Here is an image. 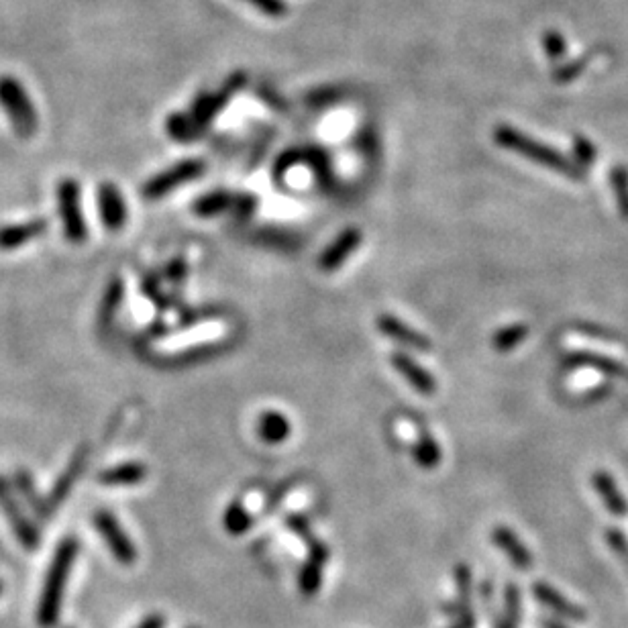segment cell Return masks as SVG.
Returning <instances> with one entry per match:
<instances>
[{
  "mask_svg": "<svg viewBox=\"0 0 628 628\" xmlns=\"http://www.w3.org/2000/svg\"><path fill=\"white\" fill-rule=\"evenodd\" d=\"M186 272H188V266L184 259H174L172 264L168 266V278L174 282V284H180L184 278H186Z\"/></svg>",
  "mask_w": 628,
  "mask_h": 628,
  "instance_id": "36",
  "label": "cell"
},
{
  "mask_svg": "<svg viewBox=\"0 0 628 628\" xmlns=\"http://www.w3.org/2000/svg\"><path fill=\"white\" fill-rule=\"evenodd\" d=\"M123 292H125L123 280L113 278L111 284L107 286V292H104L102 304H100V323L102 325H109L115 319V314L123 302Z\"/></svg>",
  "mask_w": 628,
  "mask_h": 628,
  "instance_id": "23",
  "label": "cell"
},
{
  "mask_svg": "<svg viewBox=\"0 0 628 628\" xmlns=\"http://www.w3.org/2000/svg\"><path fill=\"white\" fill-rule=\"evenodd\" d=\"M47 231V221L45 219H33L25 223H15V225H5L0 227V251H15L33 239L43 237Z\"/></svg>",
  "mask_w": 628,
  "mask_h": 628,
  "instance_id": "15",
  "label": "cell"
},
{
  "mask_svg": "<svg viewBox=\"0 0 628 628\" xmlns=\"http://www.w3.org/2000/svg\"><path fill=\"white\" fill-rule=\"evenodd\" d=\"M145 478H147V467L139 461H129V463H121V465L104 469L98 476V484L113 486V488L135 486V484H141Z\"/></svg>",
  "mask_w": 628,
  "mask_h": 628,
  "instance_id": "19",
  "label": "cell"
},
{
  "mask_svg": "<svg viewBox=\"0 0 628 628\" xmlns=\"http://www.w3.org/2000/svg\"><path fill=\"white\" fill-rule=\"evenodd\" d=\"M327 561H329V549L319 539L308 543V559L304 567L300 569V578H298V586L304 596H314L319 592L323 584V567L327 565Z\"/></svg>",
  "mask_w": 628,
  "mask_h": 628,
  "instance_id": "9",
  "label": "cell"
},
{
  "mask_svg": "<svg viewBox=\"0 0 628 628\" xmlns=\"http://www.w3.org/2000/svg\"><path fill=\"white\" fill-rule=\"evenodd\" d=\"M606 541L610 545V549L622 557V561L628 565V539L624 537V533H620L618 529H608L606 531Z\"/></svg>",
  "mask_w": 628,
  "mask_h": 628,
  "instance_id": "32",
  "label": "cell"
},
{
  "mask_svg": "<svg viewBox=\"0 0 628 628\" xmlns=\"http://www.w3.org/2000/svg\"><path fill=\"white\" fill-rule=\"evenodd\" d=\"M543 45L551 60H559L565 54V41L557 31H547L543 37Z\"/></svg>",
  "mask_w": 628,
  "mask_h": 628,
  "instance_id": "33",
  "label": "cell"
},
{
  "mask_svg": "<svg viewBox=\"0 0 628 628\" xmlns=\"http://www.w3.org/2000/svg\"><path fill=\"white\" fill-rule=\"evenodd\" d=\"M541 626H543V628H567V626H563L561 622H557V620H553V618H545V620L541 622Z\"/></svg>",
  "mask_w": 628,
  "mask_h": 628,
  "instance_id": "40",
  "label": "cell"
},
{
  "mask_svg": "<svg viewBox=\"0 0 628 628\" xmlns=\"http://www.w3.org/2000/svg\"><path fill=\"white\" fill-rule=\"evenodd\" d=\"M0 107L9 115V121L21 139H29L37 133L39 113L17 78L0 76Z\"/></svg>",
  "mask_w": 628,
  "mask_h": 628,
  "instance_id": "3",
  "label": "cell"
},
{
  "mask_svg": "<svg viewBox=\"0 0 628 628\" xmlns=\"http://www.w3.org/2000/svg\"><path fill=\"white\" fill-rule=\"evenodd\" d=\"M361 231L359 229H345L319 257V268L323 272H335L339 270L345 261L357 251L361 245Z\"/></svg>",
  "mask_w": 628,
  "mask_h": 628,
  "instance_id": "12",
  "label": "cell"
},
{
  "mask_svg": "<svg viewBox=\"0 0 628 628\" xmlns=\"http://www.w3.org/2000/svg\"><path fill=\"white\" fill-rule=\"evenodd\" d=\"M58 211L64 227V237L80 245L88 239V223L82 213V200H80V184L74 178H64L58 184Z\"/></svg>",
  "mask_w": 628,
  "mask_h": 628,
  "instance_id": "5",
  "label": "cell"
},
{
  "mask_svg": "<svg viewBox=\"0 0 628 628\" xmlns=\"http://www.w3.org/2000/svg\"><path fill=\"white\" fill-rule=\"evenodd\" d=\"M78 551H80L78 539L66 537L58 545L54 557H51L45 582H43V592L37 604V624L41 628H56L60 622L64 590L68 586Z\"/></svg>",
  "mask_w": 628,
  "mask_h": 628,
  "instance_id": "1",
  "label": "cell"
},
{
  "mask_svg": "<svg viewBox=\"0 0 628 628\" xmlns=\"http://www.w3.org/2000/svg\"><path fill=\"white\" fill-rule=\"evenodd\" d=\"M0 512L9 520V525L19 539V543L27 551H35L41 545V535L39 529L33 525V520L25 514V506L15 490V486L5 478L0 476Z\"/></svg>",
  "mask_w": 628,
  "mask_h": 628,
  "instance_id": "4",
  "label": "cell"
},
{
  "mask_svg": "<svg viewBox=\"0 0 628 628\" xmlns=\"http://www.w3.org/2000/svg\"><path fill=\"white\" fill-rule=\"evenodd\" d=\"M492 541L494 545L510 559V563L516 569H531L533 567V553L529 551V547L518 539V535L514 531H510L508 527L500 525L492 531Z\"/></svg>",
  "mask_w": 628,
  "mask_h": 628,
  "instance_id": "16",
  "label": "cell"
},
{
  "mask_svg": "<svg viewBox=\"0 0 628 628\" xmlns=\"http://www.w3.org/2000/svg\"><path fill=\"white\" fill-rule=\"evenodd\" d=\"M592 482H594V488H596L598 496L602 498L604 506L608 508V512L618 516V518H624L628 514V502L622 496V492L618 490L616 482L612 480L608 471H596V474L592 476Z\"/></svg>",
  "mask_w": 628,
  "mask_h": 628,
  "instance_id": "20",
  "label": "cell"
},
{
  "mask_svg": "<svg viewBox=\"0 0 628 628\" xmlns=\"http://www.w3.org/2000/svg\"><path fill=\"white\" fill-rule=\"evenodd\" d=\"M412 457L416 461L418 467L423 469H435L441 463V449L437 445V441L429 435L421 437L416 441V445L412 447Z\"/></svg>",
  "mask_w": 628,
  "mask_h": 628,
  "instance_id": "24",
  "label": "cell"
},
{
  "mask_svg": "<svg viewBox=\"0 0 628 628\" xmlns=\"http://www.w3.org/2000/svg\"><path fill=\"white\" fill-rule=\"evenodd\" d=\"M529 337V327L527 325H508L502 327L494 337H492V345L498 353H508L512 349H516L522 341Z\"/></svg>",
  "mask_w": 628,
  "mask_h": 628,
  "instance_id": "25",
  "label": "cell"
},
{
  "mask_svg": "<svg viewBox=\"0 0 628 628\" xmlns=\"http://www.w3.org/2000/svg\"><path fill=\"white\" fill-rule=\"evenodd\" d=\"M339 96H341V90H331V88H323V90H317V92H312V94L308 96V100H310V104H329V102L337 100Z\"/></svg>",
  "mask_w": 628,
  "mask_h": 628,
  "instance_id": "35",
  "label": "cell"
},
{
  "mask_svg": "<svg viewBox=\"0 0 628 628\" xmlns=\"http://www.w3.org/2000/svg\"><path fill=\"white\" fill-rule=\"evenodd\" d=\"M451 628H476V616L471 610L457 616V622Z\"/></svg>",
  "mask_w": 628,
  "mask_h": 628,
  "instance_id": "38",
  "label": "cell"
},
{
  "mask_svg": "<svg viewBox=\"0 0 628 628\" xmlns=\"http://www.w3.org/2000/svg\"><path fill=\"white\" fill-rule=\"evenodd\" d=\"M192 628H196V626H192Z\"/></svg>",
  "mask_w": 628,
  "mask_h": 628,
  "instance_id": "42",
  "label": "cell"
},
{
  "mask_svg": "<svg viewBox=\"0 0 628 628\" xmlns=\"http://www.w3.org/2000/svg\"><path fill=\"white\" fill-rule=\"evenodd\" d=\"M166 618L162 614H149L137 628H164Z\"/></svg>",
  "mask_w": 628,
  "mask_h": 628,
  "instance_id": "39",
  "label": "cell"
},
{
  "mask_svg": "<svg viewBox=\"0 0 628 628\" xmlns=\"http://www.w3.org/2000/svg\"><path fill=\"white\" fill-rule=\"evenodd\" d=\"M378 329L400 345L412 347L416 351H431V341L423 333H418L416 329L408 327L404 321L392 317V314H380Z\"/></svg>",
  "mask_w": 628,
  "mask_h": 628,
  "instance_id": "14",
  "label": "cell"
},
{
  "mask_svg": "<svg viewBox=\"0 0 628 628\" xmlns=\"http://www.w3.org/2000/svg\"><path fill=\"white\" fill-rule=\"evenodd\" d=\"M494 141L508 149V151H514L522 157H527V160L535 162V164H541L557 174H563L571 180H586V170L580 168L575 162H571L569 157H565L563 153H559L557 149L545 145V143H539L535 139H531L529 135L516 131L514 127H508V125H500L496 127L494 131Z\"/></svg>",
  "mask_w": 628,
  "mask_h": 628,
  "instance_id": "2",
  "label": "cell"
},
{
  "mask_svg": "<svg viewBox=\"0 0 628 628\" xmlns=\"http://www.w3.org/2000/svg\"><path fill=\"white\" fill-rule=\"evenodd\" d=\"M0 592H3V586H0Z\"/></svg>",
  "mask_w": 628,
  "mask_h": 628,
  "instance_id": "41",
  "label": "cell"
},
{
  "mask_svg": "<svg viewBox=\"0 0 628 628\" xmlns=\"http://www.w3.org/2000/svg\"><path fill=\"white\" fill-rule=\"evenodd\" d=\"M15 490L21 496V500L33 510V514L41 522L49 520L51 514H54V510L49 508L47 498H43L39 494V490H37V486H35V482H33V478H31V474H29L27 469H19L17 474H15Z\"/></svg>",
  "mask_w": 628,
  "mask_h": 628,
  "instance_id": "18",
  "label": "cell"
},
{
  "mask_svg": "<svg viewBox=\"0 0 628 628\" xmlns=\"http://www.w3.org/2000/svg\"><path fill=\"white\" fill-rule=\"evenodd\" d=\"M610 184L618 202L620 217L628 221V170L624 166H614L610 172Z\"/></svg>",
  "mask_w": 628,
  "mask_h": 628,
  "instance_id": "27",
  "label": "cell"
},
{
  "mask_svg": "<svg viewBox=\"0 0 628 628\" xmlns=\"http://www.w3.org/2000/svg\"><path fill=\"white\" fill-rule=\"evenodd\" d=\"M573 157H575V164H578L584 170H588L598 160L596 145L590 139L582 137V135H575L573 137Z\"/></svg>",
  "mask_w": 628,
  "mask_h": 628,
  "instance_id": "29",
  "label": "cell"
},
{
  "mask_svg": "<svg viewBox=\"0 0 628 628\" xmlns=\"http://www.w3.org/2000/svg\"><path fill=\"white\" fill-rule=\"evenodd\" d=\"M288 529L294 531L300 539H304L306 545L314 541V537H312V533H310V527H308V520H306L304 516H300V514L288 516Z\"/></svg>",
  "mask_w": 628,
  "mask_h": 628,
  "instance_id": "34",
  "label": "cell"
},
{
  "mask_svg": "<svg viewBox=\"0 0 628 628\" xmlns=\"http://www.w3.org/2000/svg\"><path fill=\"white\" fill-rule=\"evenodd\" d=\"M96 533L107 543L109 551L121 565H133L137 561V547L125 533L119 518L111 510H98L92 518Z\"/></svg>",
  "mask_w": 628,
  "mask_h": 628,
  "instance_id": "6",
  "label": "cell"
},
{
  "mask_svg": "<svg viewBox=\"0 0 628 628\" xmlns=\"http://www.w3.org/2000/svg\"><path fill=\"white\" fill-rule=\"evenodd\" d=\"M233 202H235L233 194H229L225 190H217V192L204 194L202 198H198L194 204V213L200 217H215V215H221V213L229 211V208H233Z\"/></svg>",
  "mask_w": 628,
  "mask_h": 628,
  "instance_id": "22",
  "label": "cell"
},
{
  "mask_svg": "<svg viewBox=\"0 0 628 628\" xmlns=\"http://www.w3.org/2000/svg\"><path fill=\"white\" fill-rule=\"evenodd\" d=\"M563 365L569 370L573 368H590V370H596L600 374H606L610 378H618V380H624L628 382V365L612 359V357H606V355H600V353H592V351H573L569 355H565L563 359Z\"/></svg>",
  "mask_w": 628,
  "mask_h": 628,
  "instance_id": "10",
  "label": "cell"
},
{
  "mask_svg": "<svg viewBox=\"0 0 628 628\" xmlns=\"http://www.w3.org/2000/svg\"><path fill=\"white\" fill-rule=\"evenodd\" d=\"M223 525H225V531H227L229 535L239 537V535H243V533H247V531L251 529L253 518H251L249 510H247L241 502H233V504L227 508V512H225Z\"/></svg>",
  "mask_w": 628,
  "mask_h": 628,
  "instance_id": "26",
  "label": "cell"
},
{
  "mask_svg": "<svg viewBox=\"0 0 628 628\" xmlns=\"http://www.w3.org/2000/svg\"><path fill=\"white\" fill-rule=\"evenodd\" d=\"M582 68H584V60L578 62V64H569L567 68H563V70H559V72L555 74V80H557V82H569V80H573L575 76H578V74L582 72Z\"/></svg>",
  "mask_w": 628,
  "mask_h": 628,
  "instance_id": "37",
  "label": "cell"
},
{
  "mask_svg": "<svg viewBox=\"0 0 628 628\" xmlns=\"http://www.w3.org/2000/svg\"><path fill=\"white\" fill-rule=\"evenodd\" d=\"M166 131L170 133V137L172 139H176V141H192V139H196L198 137V129H196V125L192 123V119H190V115H182V113H176V115H172L168 121H166Z\"/></svg>",
  "mask_w": 628,
  "mask_h": 628,
  "instance_id": "28",
  "label": "cell"
},
{
  "mask_svg": "<svg viewBox=\"0 0 628 628\" xmlns=\"http://www.w3.org/2000/svg\"><path fill=\"white\" fill-rule=\"evenodd\" d=\"M533 594H535V598H537L541 604H545L547 608H551L553 612H557L559 616H563V618H567V620L586 622V618H588V614H586V610H584L582 606L569 602L565 596H561L555 588H551V586L545 584V582H537V584L533 586Z\"/></svg>",
  "mask_w": 628,
  "mask_h": 628,
  "instance_id": "17",
  "label": "cell"
},
{
  "mask_svg": "<svg viewBox=\"0 0 628 628\" xmlns=\"http://www.w3.org/2000/svg\"><path fill=\"white\" fill-rule=\"evenodd\" d=\"M96 204H98L100 223L109 231H121L127 225V217H129L127 202H125L123 192L113 182H104L98 186Z\"/></svg>",
  "mask_w": 628,
  "mask_h": 628,
  "instance_id": "8",
  "label": "cell"
},
{
  "mask_svg": "<svg viewBox=\"0 0 628 628\" xmlns=\"http://www.w3.org/2000/svg\"><path fill=\"white\" fill-rule=\"evenodd\" d=\"M243 3L251 5L255 11L264 13L268 17H284L288 13L284 0H243Z\"/></svg>",
  "mask_w": 628,
  "mask_h": 628,
  "instance_id": "31",
  "label": "cell"
},
{
  "mask_svg": "<svg viewBox=\"0 0 628 628\" xmlns=\"http://www.w3.org/2000/svg\"><path fill=\"white\" fill-rule=\"evenodd\" d=\"M390 361L416 392H421L423 396H431V394L437 392L435 376L429 370H425L423 365H418L410 355H406V353H392Z\"/></svg>",
  "mask_w": 628,
  "mask_h": 628,
  "instance_id": "13",
  "label": "cell"
},
{
  "mask_svg": "<svg viewBox=\"0 0 628 628\" xmlns=\"http://www.w3.org/2000/svg\"><path fill=\"white\" fill-rule=\"evenodd\" d=\"M520 620V592L514 584L506 588V610L498 622V628H518Z\"/></svg>",
  "mask_w": 628,
  "mask_h": 628,
  "instance_id": "30",
  "label": "cell"
},
{
  "mask_svg": "<svg viewBox=\"0 0 628 628\" xmlns=\"http://www.w3.org/2000/svg\"><path fill=\"white\" fill-rule=\"evenodd\" d=\"M292 433V425L288 418L278 410H266L257 421V435L261 441L270 445L284 443Z\"/></svg>",
  "mask_w": 628,
  "mask_h": 628,
  "instance_id": "21",
  "label": "cell"
},
{
  "mask_svg": "<svg viewBox=\"0 0 628 628\" xmlns=\"http://www.w3.org/2000/svg\"><path fill=\"white\" fill-rule=\"evenodd\" d=\"M88 465V447H80L74 457L70 459L68 467L64 469V474L58 478V482L54 484V488H51L49 496H47V502H49V508L51 510H58L66 498L70 496V492L74 490L76 482L80 480V476L84 474V469Z\"/></svg>",
  "mask_w": 628,
  "mask_h": 628,
  "instance_id": "11",
  "label": "cell"
},
{
  "mask_svg": "<svg viewBox=\"0 0 628 628\" xmlns=\"http://www.w3.org/2000/svg\"><path fill=\"white\" fill-rule=\"evenodd\" d=\"M204 172V162H198V160H186V162H180L176 164L174 168L157 174L155 178H151L145 186H143V196L147 200H155V198H162L166 196L168 192L180 188L182 184H188L190 180L198 178L200 174Z\"/></svg>",
  "mask_w": 628,
  "mask_h": 628,
  "instance_id": "7",
  "label": "cell"
}]
</instances>
